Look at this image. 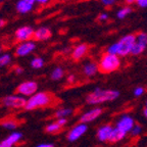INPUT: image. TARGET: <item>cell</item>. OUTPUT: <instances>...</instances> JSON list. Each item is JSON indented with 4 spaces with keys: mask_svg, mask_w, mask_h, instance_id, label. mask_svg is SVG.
Listing matches in <instances>:
<instances>
[{
    "mask_svg": "<svg viewBox=\"0 0 147 147\" xmlns=\"http://www.w3.org/2000/svg\"><path fill=\"white\" fill-rule=\"evenodd\" d=\"M100 1L104 6H113L117 0H100Z\"/></svg>",
    "mask_w": 147,
    "mask_h": 147,
    "instance_id": "30",
    "label": "cell"
},
{
    "mask_svg": "<svg viewBox=\"0 0 147 147\" xmlns=\"http://www.w3.org/2000/svg\"><path fill=\"white\" fill-rule=\"evenodd\" d=\"M36 147H54V144H52V143H41V144L37 145Z\"/></svg>",
    "mask_w": 147,
    "mask_h": 147,
    "instance_id": "33",
    "label": "cell"
},
{
    "mask_svg": "<svg viewBox=\"0 0 147 147\" xmlns=\"http://www.w3.org/2000/svg\"><path fill=\"white\" fill-rule=\"evenodd\" d=\"M35 4V0H18L16 3V9L18 13L27 14L34 9Z\"/></svg>",
    "mask_w": 147,
    "mask_h": 147,
    "instance_id": "13",
    "label": "cell"
},
{
    "mask_svg": "<svg viewBox=\"0 0 147 147\" xmlns=\"http://www.w3.org/2000/svg\"><path fill=\"white\" fill-rule=\"evenodd\" d=\"M73 113V109L69 107H63L58 109L56 113H55V117L56 119H67V117Z\"/></svg>",
    "mask_w": 147,
    "mask_h": 147,
    "instance_id": "20",
    "label": "cell"
},
{
    "mask_svg": "<svg viewBox=\"0 0 147 147\" xmlns=\"http://www.w3.org/2000/svg\"><path fill=\"white\" fill-rule=\"evenodd\" d=\"M75 80H76V77L74 76V75H69V76L67 77V81L69 83H74V82H75Z\"/></svg>",
    "mask_w": 147,
    "mask_h": 147,
    "instance_id": "35",
    "label": "cell"
},
{
    "mask_svg": "<svg viewBox=\"0 0 147 147\" xmlns=\"http://www.w3.org/2000/svg\"><path fill=\"white\" fill-rule=\"evenodd\" d=\"M14 71H16L18 75H20V74H22L24 71V69L22 67H14Z\"/></svg>",
    "mask_w": 147,
    "mask_h": 147,
    "instance_id": "36",
    "label": "cell"
},
{
    "mask_svg": "<svg viewBox=\"0 0 147 147\" xmlns=\"http://www.w3.org/2000/svg\"><path fill=\"white\" fill-rule=\"evenodd\" d=\"M136 42V36L133 34H128L123 36L115 43L108 46L106 52L109 54H115L117 56H127L131 54L134 44Z\"/></svg>",
    "mask_w": 147,
    "mask_h": 147,
    "instance_id": "2",
    "label": "cell"
},
{
    "mask_svg": "<svg viewBox=\"0 0 147 147\" xmlns=\"http://www.w3.org/2000/svg\"><path fill=\"white\" fill-rule=\"evenodd\" d=\"M88 130L87 124H82V123H79L76 126H74L73 128L69 131L67 135V140L69 142H75V141L79 140L83 135H85V133Z\"/></svg>",
    "mask_w": 147,
    "mask_h": 147,
    "instance_id": "10",
    "label": "cell"
},
{
    "mask_svg": "<svg viewBox=\"0 0 147 147\" xmlns=\"http://www.w3.org/2000/svg\"><path fill=\"white\" fill-rule=\"evenodd\" d=\"M1 52H2V47H1V46H0V55L2 54V53H1Z\"/></svg>",
    "mask_w": 147,
    "mask_h": 147,
    "instance_id": "40",
    "label": "cell"
},
{
    "mask_svg": "<svg viewBox=\"0 0 147 147\" xmlns=\"http://www.w3.org/2000/svg\"><path fill=\"white\" fill-rule=\"evenodd\" d=\"M98 71H99L98 63H96V62L89 61V62H86V63L83 65V74H84L86 77H88V78L94 77Z\"/></svg>",
    "mask_w": 147,
    "mask_h": 147,
    "instance_id": "17",
    "label": "cell"
},
{
    "mask_svg": "<svg viewBox=\"0 0 147 147\" xmlns=\"http://www.w3.org/2000/svg\"><path fill=\"white\" fill-rule=\"evenodd\" d=\"M131 12H132L131 7L130 6H124V7H122V8H119V10H117V18H119V20H124V18H126L129 14L131 13Z\"/></svg>",
    "mask_w": 147,
    "mask_h": 147,
    "instance_id": "23",
    "label": "cell"
},
{
    "mask_svg": "<svg viewBox=\"0 0 147 147\" xmlns=\"http://www.w3.org/2000/svg\"><path fill=\"white\" fill-rule=\"evenodd\" d=\"M27 100L24 96L21 95H9L3 98L2 103L6 107L14 108V109H20V108H25L27 104Z\"/></svg>",
    "mask_w": 147,
    "mask_h": 147,
    "instance_id": "5",
    "label": "cell"
},
{
    "mask_svg": "<svg viewBox=\"0 0 147 147\" xmlns=\"http://www.w3.org/2000/svg\"><path fill=\"white\" fill-rule=\"evenodd\" d=\"M113 128H115V127H113L109 124H106V125L99 127L96 132L97 140L100 141V142H108L110 136H111V133H113Z\"/></svg>",
    "mask_w": 147,
    "mask_h": 147,
    "instance_id": "12",
    "label": "cell"
},
{
    "mask_svg": "<svg viewBox=\"0 0 147 147\" xmlns=\"http://www.w3.org/2000/svg\"><path fill=\"white\" fill-rule=\"evenodd\" d=\"M53 96L50 93L47 92H37L36 94L33 96L29 97L27 100V104H26L25 109L27 110H34L37 108H41L48 106L52 103Z\"/></svg>",
    "mask_w": 147,
    "mask_h": 147,
    "instance_id": "4",
    "label": "cell"
},
{
    "mask_svg": "<svg viewBox=\"0 0 147 147\" xmlns=\"http://www.w3.org/2000/svg\"><path fill=\"white\" fill-rule=\"evenodd\" d=\"M38 90V84L35 81H26L18 86L16 93L21 96H33L37 93Z\"/></svg>",
    "mask_w": 147,
    "mask_h": 147,
    "instance_id": "6",
    "label": "cell"
},
{
    "mask_svg": "<svg viewBox=\"0 0 147 147\" xmlns=\"http://www.w3.org/2000/svg\"><path fill=\"white\" fill-rule=\"evenodd\" d=\"M135 3L141 8H147V0H136Z\"/></svg>",
    "mask_w": 147,
    "mask_h": 147,
    "instance_id": "29",
    "label": "cell"
},
{
    "mask_svg": "<svg viewBox=\"0 0 147 147\" xmlns=\"http://www.w3.org/2000/svg\"><path fill=\"white\" fill-rule=\"evenodd\" d=\"M141 133H142V127L140 125H135L132 129V131L130 132L131 136H133V137H138Z\"/></svg>",
    "mask_w": 147,
    "mask_h": 147,
    "instance_id": "27",
    "label": "cell"
},
{
    "mask_svg": "<svg viewBox=\"0 0 147 147\" xmlns=\"http://www.w3.org/2000/svg\"><path fill=\"white\" fill-rule=\"evenodd\" d=\"M143 115H144V117L147 119V107L145 106L144 109H143Z\"/></svg>",
    "mask_w": 147,
    "mask_h": 147,
    "instance_id": "39",
    "label": "cell"
},
{
    "mask_svg": "<svg viewBox=\"0 0 147 147\" xmlns=\"http://www.w3.org/2000/svg\"><path fill=\"white\" fill-rule=\"evenodd\" d=\"M119 97V92L113 89H102L96 88L86 97V102L90 105H98V104L110 102Z\"/></svg>",
    "mask_w": 147,
    "mask_h": 147,
    "instance_id": "1",
    "label": "cell"
},
{
    "mask_svg": "<svg viewBox=\"0 0 147 147\" xmlns=\"http://www.w3.org/2000/svg\"><path fill=\"white\" fill-rule=\"evenodd\" d=\"M88 50H89V47L87 44H78L71 51V58L75 60H81L88 53Z\"/></svg>",
    "mask_w": 147,
    "mask_h": 147,
    "instance_id": "15",
    "label": "cell"
},
{
    "mask_svg": "<svg viewBox=\"0 0 147 147\" xmlns=\"http://www.w3.org/2000/svg\"><path fill=\"white\" fill-rule=\"evenodd\" d=\"M145 104H146V105H145V106H146V107H147V100H146V103H145Z\"/></svg>",
    "mask_w": 147,
    "mask_h": 147,
    "instance_id": "41",
    "label": "cell"
},
{
    "mask_svg": "<svg viewBox=\"0 0 147 147\" xmlns=\"http://www.w3.org/2000/svg\"><path fill=\"white\" fill-rule=\"evenodd\" d=\"M52 36V32L48 27H39L38 29L35 30L34 33V38L33 39L35 41H46L51 38Z\"/></svg>",
    "mask_w": 147,
    "mask_h": 147,
    "instance_id": "14",
    "label": "cell"
},
{
    "mask_svg": "<svg viewBox=\"0 0 147 147\" xmlns=\"http://www.w3.org/2000/svg\"><path fill=\"white\" fill-rule=\"evenodd\" d=\"M144 94H145V89L143 87H141V86L136 87L135 89L133 90V95L135 97H141Z\"/></svg>",
    "mask_w": 147,
    "mask_h": 147,
    "instance_id": "28",
    "label": "cell"
},
{
    "mask_svg": "<svg viewBox=\"0 0 147 147\" xmlns=\"http://www.w3.org/2000/svg\"><path fill=\"white\" fill-rule=\"evenodd\" d=\"M98 21L99 22H106L108 21V14L106 12H102L98 16Z\"/></svg>",
    "mask_w": 147,
    "mask_h": 147,
    "instance_id": "31",
    "label": "cell"
},
{
    "mask_svg": "<svg viewBox=\"0 0 147 147\" xmlns=\"http://www.w3.org/2000/svg\"><path fill=\"white\" fill-rule=\"evenodd\" d=\"M0 147H1V145H0Z\"/></svg>",
    "mask_w": 147,
    "mask_h": 147,
    "instance_id": "42",
    "label": "cell"
},
{
    "mask_svg": "<svg viewBox=\"0 0 147 147\" xmlns=\"http://www.w3.org/2000/svg\"><path fill=\"white\" fill-rule=\"evenodd\" d=\"M121 67V58L115 54L105 52L102 54L98 62L99 71L102 74H110L117 71Z\"/></svg>",
    "mask_w": 147,
    "mask_h": 147,
    "instance_id": "3",
    "label": "cell"
},
{
    "mask_svg": "<svg viewBox=\"0 0 147 147\" xmlns=\"http://www.w3.org/2000/svg\"><path fill=\"white\" fill-rule=\"evenodd\" d=\"M35 49H36V43H35V41H33V40L26 41V42H21V43H18V46L16 47L14 54H16L18 57H25V56H28L29 54L34 52Z\"/></svg>",
    "mask_w": 147,
    "mask_h": 147,
    "instance_id": "9",
    "label": "cell"
},
{
    "mask_svg": "<svg viewBox=\"0 0 147 147\" xmlns=\"http://www.w3.org/2000/svg\"><path fill=\"white\" fill-rule=\"evenodd\" d=\"M124 1L127 4H133V3H135L136 0H124Z\"/></svg>",
    "mask_w": 147,
    "mask_h": 147,
    "instance_id": "38",
    "label": "cell"
},
{
    "mask_svg": "<svg viewBox=\"0 0 147 147\" xmlns=\"http://www.w3.org/2000/svg\"><path fill=\"white\" fill-rule=\"evenodd\" d=\"M57 124H59L61 127H64L67 123V119H57Z\"/></svg>",
    "mask_w": 147,
    "mask_h": 147,
    "instance_id": "32",
    "label": "cell"
},
{
    "mask_svg": "<svg viewBox=\"0 0 147 147\" xmlns=\"http://www.w3.org/2000/svg\"><path fill=\"white\" fill-rule=\"evenodd\" d=\"M128 135L127 133H125V132H123L122 130H119V129L117 128H113V133H111V136H110L109 138V141L108 142L109 143H117V142H121L122 140H124L125 138H126V136Z\"/></svg>",
    "mask_w": 147,
    "mask_h": 147,
    "instance_id": "18",
    "label": "cell"
},
{
    "mask_svg": "<svg viewBox=\"0 0 147 147\" xmlns=\"http://www.w3.org/2000/svg\"><path fill=\"white\" fill-rule=\"evenodd\" d=\"M136 42L147 47V33L140 32L138 35H136Z\"/></svg>",
    "mask_w": 147,
    "mask_h": 147,
    "instance_id": "26",
    "label": "cell"
},
{
    "mask_svg": "<svg viewBox=\"0 0 147 147\" xmlns=\"http://www.w3.org/2000/svg\"><path fill=\"white\" fill-rule=\"evenodd\" d=\"M63 75H64L63 69L60 67H56L55 69H52V71H51L50 78H51V80H53V81H58V80H60V79L63 78Z\"/></svg>",
    "mask_w": 147,
    "mask_h": 147,
    "instance_id": "21",
    "label": "cell"
},
{
    "mask_svg": "<svg viewBox=\"0 0 147 147\" xmlns=\"http://www.w3.org/2000/svg\"><path fill=\"white\" fill-rule=\"evenodd\" d=\"M61 129L62 127L59 124H57V122H54L47 125L45 128V131L49 134H56V133H59L61 131Z\"/></svg>",
    "mask_w": 147,
    "mask_h": 147,
    "instance_id": "22",
    "label": "cell"
},
{
    "mask_svg": "<svg viewBox=\"0 0 147 147\" xmlns=\"http://www.w3.org/2000/svg\"><path fill=\"white\" fill-rule=\"evenodd\" d=\"M135 125V121H134L133 117L130 115H128V113H125V115H122L119 117V119L115 123V128L129 134L132 131V129H133V127Z\"/></svg>",
    "mask_w": 147,
    "mask_h": 147,
    "instance_id": "7",
    "label": "cell"
},
{
    "mask_svg": "<svg viewBox=\"0 0 147 147\" xmlns=\"http://www.w3.org/2000/svg\"><path fill=\"white\" fill-rule=\"evenodd\" d=\"M103 113V109L101 107H94L91 108V109L87 110L86 113H84L79 119V122L82 123V124H88V123H91L95 119H97Z\"/></svg>",
    "mask_w": 147,
    "mask_h": 147,
    "instance_id": "11",
    "label": "cell"
},
{
    "mask_svg": "<svg viewBox=\"0 0 147 147\" xmlns=\"http://www.w3.org/2000/svg\"><path fill=\"white\" fill-rule=\"evenodd\" d=\"M11 62V55L9 53H2L0 55V67H7Z\"/></svg>",
    "mask_w": 147,
    "mask_h": 147,
    "instance_id": "25",
    "label": "cell"
},
{
    "mask_svg": "<svg viewBox=\"0 0 147 147\" xmlns=\"http://www.w3.org/2000/svg\"><path fill=\"white\" fill-rule=\"evenodd\" d=\"M35 1H36V3H38V4H40V5H45V4H47L50 0H35Z\"/></svg>",
    "mask_w": 147,
    "mask_h": 147,
    "instance_id": "34",
    "label": "cell"
},
{
    "mask_svg": "<svg viewBox=\"0 0 147 147\" xmlns=\"http://www.w3.org/2000/svg\"><path fill=\"white\" fill-rule=\"evenodd\" d=\"M35 30L30 26H23V27L18 28L14 32V38L18 42H26L32 40L34 38Z\"/></svg>",
    "mask_w": 147,
    "mask_h": 147,
    "instance_id": "8",
    "label": "cell"
},
{
    "mask_svg": "<svg viewBox=\"0 0 147 147\" xmlns=\"http://www.w3.org/2000/svg\"><path fill=\"white\" fill-rule=\"evenodd\" d=\"M31 67L35 69H40L44 67V59L40 56H36V57L32 58L31 60Z\"/></svg>",
    "mask_w": 147,
    "mask_h": 147,
    "instance_id": "24",
    "label": "cell"
},
{
    "mask_svg": "<svg viewBox=\"0 0 147 147\" xmlns=\"http://www.w3.org/2000/svg\"><path fill=\"white\" fill-rule=\"evenodd\" d=\"M22 138H23V134H22L21 132L16 131V132H13V133L10 134L7 138H5L4 140L1 141V142H0V145H1V147H12L13 144L18 143Z\"/></svg>",
    "mask_w": 147,
    "mask_h": 147,
    "instance_id": "16",
    "label": "cell"
},
{
    "mask_svg": "<svg viewBox=\"0 0 147 147\" xmlns=\"http://www.w3.org/2000/svg\"><path fill=\"white\" fill-rule=\"evenodd\" d=\"M0 125L7 130H14L18 127L20 123L16 119H5L0 122Z\"/></svg>",
    "mask_w": 147,
    "mask_h": 147,
    "instance_id": "19",
    "label": "cell"
},
{
    "mask_svg": "<svg viewBox=\"0 0 147 147\" xmlns=\"http://www.w3.org/2000/svg\"><path fill=\"white\" fill-rule=\"evenodd\" d=\"M5 24H6V22H5V20H3V18H0V30H1V29H2V28L4 27Z\"/></svg>",
    "mask_w": 147,
    "mask_h": 147,
    "instance_id": "37",
    "label": "cell"
}]
</instances>
